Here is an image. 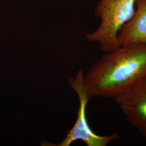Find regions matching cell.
<instances>
[{
  "instance_id": "obj_1",
  "label": "cell",
  "mask_w": 146,
  "mask_h": 146,
  "mask_svg": "<svg viewBox=\"0 0 146 146\" xmlns=\"http://www.w3.org/2000/svg\"><path fill=\"white\" fill-rule=\"evenodd\" d=\"M146 78V43L121 46L106 52L84 74L90 99L115 98Z\"/></svg>"
},
{
  "instance_id": "obj_2",
  "label": "cell",
  "mask_w": 146,
  "mask_h": 146,
  "mask_svg": "<svg viewBox=\"0 0 146 146\" xmlns=\"http://www.w3.org/2000/svg\"><path fill=\"white\" fill-rule=\"evenodd\" d=\"M135 3L136 0H101L95 12L101 19L100 25L96 31L87 34L86 39L99 43L105 52L118 48V34L134 13Z\"/></svg>"
},
{
  "instance_id": "obj_3",
  "label": "cell",
  "mask_w": 146,
  "mask_h": 146,
  "mask_svg": "<svg viewBox=\"0 0 146 146\" xmlns=\"http://www.w3.org/2000/svg\"><path fill=\"white\" fill-rule=\"evenodd\" d=\"M84 72L79 70L75 77L68 80L69 86L77 94L79 100L77 120L62 141L55 146H69L73 142L80 140L83 141L87 146H107L119 139L117 134L99 135L90 128L86 117V107L90 98L84 89Z\"/></svg>"
},
{
  "instance_id": "obj_4",
  "label": "cell",
  "mask_w": 146,
  "mask_h": 146,
  "mask_svg": "<svg viewBox=\"0 0 146 146\" xmlns=\"http://www.w3.org/2000/svg\"><path fill=\"white\" fill-rule=\"evenodd\" d=\"M114 99L128 123L146 139V78Z\"/></svg>"
},
{
  "instance_id": "obj_5",
  "label": "cell",
  "mask_w": 146,
  "mask_h": 146,
  "mask_svg": "<svg viewBox=\"0 0 146 146\" xmlns=\"http://www.w3.org/2000/svg\"><path fill=\"white\" fill-rule=\"evenodd\" d=\"M134 13L120 30L119 46L135 43H146V0H136Z\"/></svg>"
}]
</instances>
